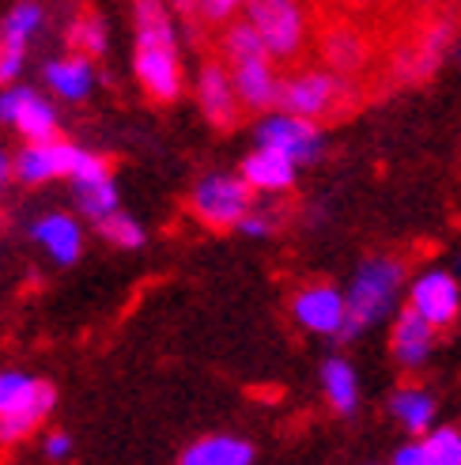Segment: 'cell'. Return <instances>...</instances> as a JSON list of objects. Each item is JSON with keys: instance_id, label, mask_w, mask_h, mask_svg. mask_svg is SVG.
I'll return each mask as SVG.
<instances>
[{"instance_id": "obj_1", "label": "cell", "mask_w": 461, "mask_h": 465, "mask_svg": "<svg viewBox=\"0 0 461 465\" xmlns=\"http://www.w3.org/2000/svg\"><path fill=\"white\" fill-rule=\"evenodd\" d=\"M132 73L155 103L181 99L186 73L178 54V27L167 0H132Z\"/></svg>"}, {"instance_id": "obj_2", "label": "cell", "mask_w": 461, "mask_h": 465, "mask_svg": "<svg viewBox=\"0 0 461 465\" xmlns=\"http://www.w3.org/2000/svg\"><path fill=\"white\" fill-rule=\"evenodd\" d=\"M408 284V265L394 253H371L363 258L352 272L344 299H348V322H344L340 341H356L367 330H375L378 322H386L397 311L401 292Z\"/></svg>"}, {"instance_id": "obj_3", "label": "cell", "mask_w": 461, "mask_h": 465, "mask_svg": "<svg viewBox=\"0 0 461 465\" xmlns=\"http://www.w3.org/2000/svg\"><path fill=\"white\" fill-rule=\"evenodd\" d=\"M223 61L230 68V76H235L242 110H253V114L280 110L284 80H280V73H276V61L265 50L261 35L253 31V23L246 15L227 23V31H223Z\"/></svg>"}, {"instance_id": "obj_4", "label": "cell", "mask_w": 461, "mask_h": 465, "mask_svg": "<svg viewBox=\"0 0 461 465\" xmlns=\"http://www.w3.org/2000/svg\"><path fill=\"white\" fill-rule=\"evenodd\" d=\"M57 409V386L27 371H0V447L23 443Z\"/></svg>"}, {"instance_id": "obj_5", "label": "cell", "mask_w": 461, "mask_h": 465, "mask_svg": "<svg viewBox=\"0 0 461 465\" xmlns=\"http://www.w3.org/2000/svg\"><path fill=\"white\" fill-rule=\"evenodd\" d=\"M253 204H258V190L242 174H227V171L204 174L190 193L193 216L212 231H239Z\"/></svg>"}, {"instance_id": "obj_6", "label": "cell", "mask_w": 461, "mask_h": 465, "mask_svg": "<svg viewBox=\"0 0 461 465\" xmlns=\"http://www.w3.org/2000/svg\"><path fill=\"white\" fill-rule=\"evenodd\" d=\"M246 19L261 35L272 61H295L310 42V19L303 0H250Z\"/></svg>"}, {"instance_id": "obj_7", "label": "cell", "mask_w": 461, "mask_h": 465, "mask_svg": "<svg viewBox=\"0 0 461 465\" xmlns=\"http://www.w3.org/2000/svg\"><path fill=\"white\" fill-rule=\"evenodd\" d=\"M348 99H352V84L348 76L333 73V68H303V73H291L280 87V110L310 122L333 118Z\"/></svg>"}, {"instance_id": "obj_8", "label": "cell", "mask_w": 461, "mask_h": 465, "mask_svg": "<svg viewBox=\"0 0 461 465\" xmlns=\"http://www.w3.org/2000/svg\"><path fill=\"white\" fill-rule=\"evenodd\" d=\"M253 144L284 152L299 167H314L326 155V133H321V122L299 118V114H288V110H269L253 125Z\"/></svg>"}, {"instance_id": "obj_9", "label": "cell", "mask_w": 461, "mask_h": 465, "mask_svg": "<svg viewBox=\"0 0 461 465\" xmlns=\"http://www.w3.org/2000/svg\"><path fill=\"white\" fill-rule=\"evenodd\" d=\"M91 155L95 152L64 141V136H54V141H27L12 155L15 182H23V185H45V182H57V178L73 182L91 163Z\"/></svg>"}, {"instance_id": "obj_10", "label": "cell", "mask_w": 461, "mask_h": 465, "mask_svg": "<svg viewBox=\"0 0 461 465\" xmlns=\"http://www.w3.org/2000/svg\"><path fill=\"white\" fill-rule=\"evenodd\" d=\"M417 314H424L435 330L446 333L461 322V276L446 265H431L408 281V303Z\"/></svg>"}, {"instance_id": "obj_11", "label": "cell", "mask_w": 461, "mask_h": 465, "mask_svg": "<svg viewBox=\"0 0 461 465\" xmlns=\"http://www.w3.org/2000/svg\"><path fill=\"white\" fill-rule=\"evenodd\" d=\"M0 125L15 129L23 141H54L61 136V114L57 106L27 84L0 87Z\"/></svg>"}, {"instance_id": "obj_12", "label": "cell", "mask_w": 461, "mask_h": 465, "mask_svg": "<svg viewBox=\"0 0 461 465\" xmlns=\"http://www.w3.org/2000/svg\"><path fill=\"white\" fill-rule=\"evenodd\" d=\"M291 318L299 330H307L314 337H333L340 341L344 322H348V299L333 284H303L291 295Z\"/></svg>"}, {"instance_id": "obj_13", "label": "cell", "mask_w": 461, "mask_h": 465, "mask_svg": "<svg viewBox=\"0 0 461 465\" xmlns=\"http://www.w3.org/2000/svg\"><path fill=\"white\" fill-rule=\"evenodd\" d=\"M197 106L212 129H235L239 114H242V99H239V87H235V76H230L227 61H204L201 64Z\"/></svg>"}, {"instance_id": "obj_14", "label": "cell", "mask_w": 461, "mask_h": 465, "mask_svg": "<svg viewBox=\"0 0 461 465\" xmlns=\"http://www.w3.org/2000/svg\"><path fill=\"white\" fill-rule=\"evenodd\" d=\"M435 344H439V330L417 314L412 307L394 314V325H389V356L397 360L401 371H420L431 363Z\"/></svg>"}, {"instance_id": "obj_15", "label": "cell", "mask_w": 461, "mask_h": 465, "mask_svg": "<svg viewBox=\"0 0 461 465\" xmlns=\"http://www.w3.org/2000/svg\"><path fill=\"white\" fill-rule=\"evenodd\" d=\"M68 185H73L80 216L91 220V223H103L106 216H113L122 208L118 182H113V167H110V159H103V155H91V163Z\"/></svg>"}, {"instance_id": "obj_16", "label": "cell", "mask_w": 461, "mask_h": 465, "mask_svg": "<svg viewBox=\"0 0 461 465\" xmlns=\"http://www.w3.org/2000/svg\"><path fill=\"white\" fill-rule=\"evenodd\" d=\"M389 465H461V428L435 424L424 435H408L389 458Z\"/></svg>"}, {"instance_id": "obj_17", "label": "cell", "mask_w": 461, "mask_h": 465, "mask_svg": "<svg viewBox=\"0 0 461 465\" xmlns=\"http://www.w3.org/2000/svg\"><path fill=\"white\" fill-rule=\"evenodd\" d=\"M42 84L50 87L54 99L83 103L95 91V57H83V54L50 57L42 64Z\"/></svg>"}, {"instance_id": "obj_18", "label": "cell", "mask_w": 461, "mask_h": 465, "mask_svg": "<svg viewBox=\"0 0 461 465\" xmlns=\"http://www.w3.org/2000/svg\"><path fill=\"white\" fill-rule=\"evenodd\" d=\"M299 171H303V167H299L295 159H288L284 152L258 148V144H253V152L242 159V167H239V174H242L258 193H265V197L288 193L291 185L299 182Z\"/></svg>"}, {"instance_id": "obj_19", "label": "cell", "mask_w": 461, "mask_h": 465, "mask_svg": "<svg viewBox=\"0 0 461 465\" xmlns=\"http://www.w3.org/2000/svg\"><path fill=\"white\" fill-rule=\"evenodd\" d=\"M31 239L50 253L54 265H76L83 253V227L68 213H45L31 223Z\"/></svg>"}, {"instance_id": "obj_20", "label": "cell", "mask_w": 461, "mask_h": 465, "mask_svg": "<svg viewBox=\"0 0 461 465\" xmlns=\"http://www.w3.org/2000/svg\"><path fill=\"white\" fill-rule=\"evenodd\" d=\"M389 416H394V424L408 435H424L439 424V401H435V393L427 386H417V382H405L389 393L386 401Z\"/></svg>"}, {"instance_id": "obj_21", "label": "cell", "mask_w": 461, "mask_h": 465, "mask_svg": "<svg viewBox=\"0 0 461 465\" xmlns=\"http://www.w3.org/2000/svg\"><path fill=\"white\" fill-rule=\"evenodd\" d=\"M318 382H321V393H326V401L337 416H344V420L356 416V409H359V375H356L352 360H344V356L321 360Z\"/></svg>"}, {"instance_id": "obj_22", "label": "cell", "mask_w": 461, "mask_h": 465, "mask_svg": "<svg viewBox=\"0 0 461 465\" xmlns=\"http://www.w3.org/2000/svg\"><path fill=\"white\" fill-rule=\"evenodd\" d=\"M258 450L250 439L239 435H204L181 450L178 465H253Z\"/></svg>"}, {"instance_id": "obj_23", "label": "cell", "mask_w": 461, "mask_h": 465, "mask_svg": "<svg viewBox=\"0 0 461 465\" xmlns=\"http://www.w3.org/2000/svg\"><path fill=\"white\" fill-rule=\"evenodd\" d=\"M367 54L371 50H367L363 31L348 27V23H337V27H329L326 35H321V61L340 76H356L367 64Z\"/></svg>"}, {"instance_id": "obj_24", "label": "cell", "mask_w": 461, "mask_h": 465, "mask_svg": "<svg viewBox=\"0 0 461 465\" xmlns=\"http://www.w3.org/2000/svg\"><path fill=\"white\" fill-rule=\"evenodd\" d=\"M454 42H457V35H454V23H435V27L420 38V45L417 50H408V54H401V73L405 76H412V80H420V76H431L435 68H439V61L454 50Z\"/></svg>"}, {"instance_id": "obj_25", "label": "cell", "mask_w": 461, "mask_h": 465, "mask_svg": "<svg viewBox=\"0 0 461 465\" xmlns=\"http://www.w3.org/2000/svg\"><path fill=\"white\" fill-rule=\"evenodd\" d=\"M45 23V12L38 0H15L8 15L0 19V42H15V45H31Z\"/></svg>"}, {"instance_id": "obj_26", "label": "cell", "mask_w": 461, "mask_h": 465, "mask_svg": "<svg viewBox=\"0 0 461 465\" xmlns=\"http://www.w3.org/2000/svg\"><path fill=\"white\" fill-rule=\"evenodd\" d=\"M99 227V235L113 246V250H141L144 242H148V231H144V223L141 220H132L129 213H113V216H106L103 223H95Z\"/></svg>"}, {"instance_id": "obj_27", "label": "cell", "mask_w": 461, "mask_h": 465, "mask_svg": "<svg viewBox=\"0 0 461 465\" xmlns=\"http://www.w3.org/2000/svg\"><path fill=\"white\" fill-rule=\"evenodd\" d=\"M68 45L73 54H83V57H103L106 54V27L99 15H80L73 27H68Z\"/></svg>"}, {"instance_id": "obj_28", "label": "cell", "mask_w": 461, "mask_h": 465, "mask_svg": "<svg viewBox=\"0 0 461 465\" xmlns=\"http://www.w3.org/2000/svg\"><path fill=\"white\" fill-rule=\"evenodd\" d=\"M276 227H280V213L253 204V208H250V216L239 223V235H242V239H253V242H261V239L276 235Z\"/></svg>"}, {"instance_id": "obj_29", "label": "cell", "mask_w": 461, "mask_h": 465, "mask_svg": "<svg viewBox=\"0 0 461 465\" xmlns=\"http://www.w3.org/2000/svg\"><path fill=\"white\" fill-rule=\"evenodd\" d=\"M31 45H15V42H0V87L19 84V73L27 64Z\"/></svg>"}, {"instance_id": "obj_30", "label": "cell", "mask_w": 461, "mask_h": 465, "mask_svg": "<svg viewBox=\"0 0 461 465\" xmlns=\"http://www.w3.org/2000/svg\"><path fill=\"white\" fill-rule=\"evenodd\" d=\"M250 0H197V19L204 23H230L239 12H246Z\"/></svg>"}, {"instance_id": "obj_31", "label": "cell", "mask_w": 461, "mask_h": 465, "mask_svg": "<svg viewBox=\"0 0 461 465\" xmlns=\"http://www.w3.org/2000/svg\"><path fill=\"white\" fill-rule=\"evenodd\" d=\"M42 454L50 461H64L68 454H73V435H68V431H50L42 439Z\"/></svg>"}, {"instance_id": "obj_32", "label": "cell", "mask_w": 461, "mask_h": 465, "mask_svg": "<svg viewBox=\"0 0 461 465\" xmlns=\"http://www.w3.org/2000/svg\"><path fill=\"white\" fill-rule=\"evenodd\" d=\"M15 178V163H12V155L5 152V148H0V193H5L8 190V182Z\"/></svg>"}, {"instance_id": "obj_33", "label": "cell", "mask_w": 461, "mask_h": 465, "mask_svg": "<svg viewBox=\"0 0 461 465\" xmlns=\"http://www.w3.org/2000/svg\"><path fill=\"white\" fill-rule=\"evenodd\" d=\"M167 5H171V12L181 15V19H193V15H197V0H167Z\"/></svg>"}, {"instance_id": "obj_34", "label": "cell", "mask_w": 461, "mask_h": 465, "mask_svg": "<svg viewBox=\"0 0 461 465\" xmlns=\"http://www.w3.org/2000/svg\"><path fill=\"white\" fill-rule=\"evenodd\" d=\"M450 57H454V64L461 68V35H457V42H454V50H450Z\"/></svg>"}, {"instance_id": "obj_35", "label": "cell", "mask_w": 461, "mask_h": 465, "mask_svg": "<svg viewBox=\"0 0 461 465\" xmlns=\"http://www.w3.org/2000/svg\"><path fill=\"white\" fill-rule=\"evenodd\" d=\"M450 269H454V272L461 276V253H457V258H454V265H450Z\"/></svg>"}, {"instance_id": "obj_36", "label": "cell", "mask_w": 461, "mask_h": 465, "mask_svg": "<svg viewBox=\"0 0 461 465\" xmlns=\"http://www.w3.org/2000/svg\"><path fill=\"white\" fill-rule=\"evenodd\" d=\"M363 5H378V0H363Z\"/></svg>"}]
</instances>
